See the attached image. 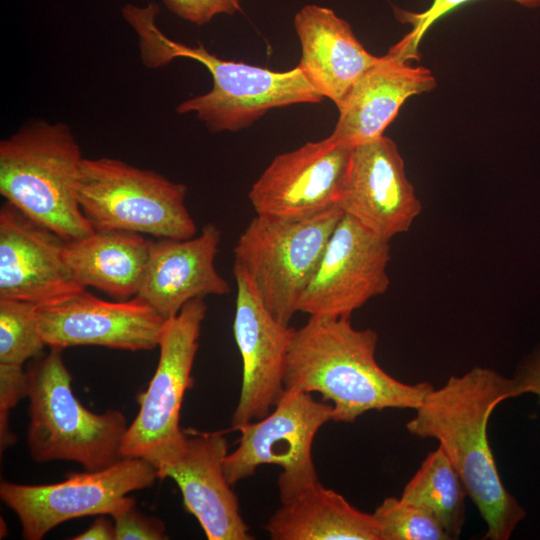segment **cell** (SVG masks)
<instances>
[{
  "label": "cell",
  "instance_id": "cell-1",
  "mask_svg": "<svg viewBox=\"0 0 540 540\" xmlns=\"http://www.w3.org/2000/svg\"><path fill=\"white\" fill-rule=\"evenodd\" d=\"M514 397L511 378L474 367L432 389L406 424L411 434L439 442L486 523L484 539H509L526 516L502 482L487 435L496 406Z\"/></svg>",
  "mask_w": 540,
  "mask_h": 540
},
{
  "label": "cell",
  "instance_id": "cell-2",
  "mask_svg": "<svg viewBox=\"0 0 540 540\" xmlns=\"http://www.w3.org/2000/svg\"><path fill=\"white\" fill-rule=\"evenodd\" d=\"M377 343L374 330L356 329L350 318L309 316L290 343L285 390L320 393L332 403L335 422L353 423L370 410H415L434 387L385 372L376 361Z\"/></svg>",
  "mask_w": 540,
  "mask_h": 540
},
{
  "label": "cell",
  "instance_id": "cell-3",
  "mask_svg": "<svg viewBox=\"0 0 540 540\" xmlns=\"http://www.w3.org/2000/svg\"><path fill=\"white\" fill-rule=\"evenodd\" d=\"M159 5L125 4L121 13L135 31L140 57L148 68L162 67L174 59L200 62L210 72L212 89L180 103L179 114H194L211 132H236L274 108L319 103L323 96L297 66L285 72L225 60L202 44L192 47L167 37L157 25Z\"/></svg>",
  "mask_w": 540,
  "mask_h": 540
},
{
  "label": "cell",
  "instance_id": "cell-4",
  "mask_svg": "<svg viewBox=\"0 0 540 540\" xmlns=\"http://www.w3.org/2000/svg\"><path fill=\"white\" fill-rule=\"evenodd\" d=\"M71 128L37 120L0 142V193L26 216L66 241L91 234L75 180L83 160Z\"/></svg>",
  "mask_w": 540,
  "mask_h": 540
},
{
  "label": "cell",
  "instance_id": "cell-5",
  "mask_svg": "<svg viewBox=\"0 0 540 540\" xmlns=\"http://www.w3.org/2000/svg\"><path fill=\"white\" fill-rule=\"evenodd\" d=\"M27 375V445L35 461H73L96 471L124 458L125 415L113 409L94 413L79 402L61 349L33 359Z\"/></svg>",
  "mask_w": 540,
  "mask_h": 540
},
{
  "label": "cell",
  "instance_id": "cell-6",
  "mask_svg": "<svg viewBox=\"0 0 540 540\" xmlns=\"http://www.w3.org/2000/svg\"><path fill=\"white\" fill-rule=\"evenodd\" d=\"M187 188L119 159L83 158L75 180L80 208L94 230L188 239L197 228L185 205Z\"/></svg>",
  "mask_w": 540,
  "mask_h": 540
},
{
  "label": "cell",
  "instance_id": "cell-7",
  "mask_svg": "<svg viewBox=\"0 0 540 540\" xmlns=\"http://www.w3.org/2000/svg\"><path fill=\"white\" fill-rule=\"evenodd\" d=\"M338 206L313 215L284 218L256 214L234 247V264L245 269L269 312L289 325L343 216Z\"/></svg>",
  "mask_w": 540,
  "mask_h": 540
},
{
  "label": "cell",
  "instance_id": "cell-8",
  "mask_svg": "<svg viewBox=\"0 0 540 540\" xmlns=\"http://www.w3.org/2000/svg\"><path fill=\"white\" fill-rule=\"evenodd\" d=\"M206 312L204 298H197L165 321L158 365L147 390L137 397L140 408L125 433L123 457L144 459L156 469L181 447V406L193 385L191 372Z\"/></svg>",
  "mask_w": 540,
  "mask_h": 540
},
{
  "label": "cell",
  "instance_id": "cell-9",
  "mask_svg": "<svg viewBox=\"0 0 540 540\" xmlns=\"http://www.w3.org/2000/svg\"><path fill=\"white\" fill-rule=\"evenodd\" d=\"M333 406L317 401L311 393L285 390L265 417L238 426L237 448L223 461L231 485L252 476L265 464L282 468L277 485L282 503L319 482L312 459V444L318 430L332 420Z\"/></svg>",
  "mask_w": 540,
  "mask_h": 540
},
{
  "label": "cell",
  "instance_id": "cell-10",
  "mask_svg": "<svg viewBox=\"0 0 540 540\" xmlns=\"http://www.w3.org/2000/svg\"><path fill=\"white\" fill-rule=\"evenodd\" d=\"M156 479V469L148 461L124 457L101 470L70 473L57 483L29 485L4 481L0 484V497L17 515L22 537L40 540L63 522L109 515L122 497L151 487Z\"/></svg>",
  "mask_w": 540,
  "mask_h": 540
},
{
  "label": "cell",
  "instance_id": "cell-11",
  "mask_svg": "<svg viewBox=\"0 0 540 540\" xmlns=\"http://www.w3.org/2000/svg\"><path fill=\"white\" fill-rule=\"evenodd\" d=\"M390 258L388 240L343 214L300 298L298 312L350 318L371 298L387 291Z\"/></svg>",
  "mask_w": 540,
  "mask_h": 540
},
{
  "label": "cell",
  "instance_id": "cell-12",
  "mask_svg": "<svg viewBox=\"0 0 540 540\" xmlns=\"http://www.w3.org/2000/svg\"><path fill=\"white\" fill-rule=\"evenodd\" d=\"M237 286L233 333L242 359L240 397L232 430L271 412L285 392L284 376L295 329L267 309L243 267L234 264Z\"/></svg>",
  "mask_w": 540,
  "mask_h": 540
},
{
  "label": "cell",
  "instance_id": "cell-13",
  "mask_svg": "<svg viewBox=\"0 0 540 540\" xmlns=\"http://www.w3.org/2000/svg\"><path fill=\"white\" fill-rule=\"evenodd\" d=\"M49 348L102 346L127 351L158 347L164 320L138 297L110 302L83 289L35 311Z\"/></svg>",
  "mask_w": 540,
  "mask_h": 540
},
{
  "label": "cell",
  "instance_id": "cell-14",
  "mask_svg": "<svg viewBox=\"0 0 540 540\" xmlns=\"http://www.w3.org/2000/svg\"><path fill=\"white\" fill-rule=\"evenodd\" d=\"M352 150L328 136L276 156L249 191L255 213L297 218L338 206Z\"/></svg>",
  "mask_w": 540,
  "mask_h": 540
},
{
  "label": "cell",
  "instance_id": "cell-15",
  "mask_svg": "<svg viewBox=\"0 0 540 540\" xmlns=\"http://www.w3.org/2000/svg\"><path fill=\"white\" fill-rule=\"evenodd\" d=\"M338 207L388 241L410 229L422 205L392 139L383 135L353 148Z\"/></svg>",
  "mask_w": 540,
  "mask_h": 540
},
{
  "label": "cell",
  "instance_id": "cell-16",
  "mask_svg": "<svg viewBox=\"0 0 540 540\" xmlns=\"http://www.w3.org/2000/svg\"><path fill=\"white\" fill-rule=\"evenodd\" d=\"M227 454L222 432L185 431L181 447L156 468L157 477L175 481L185 510L198 520L207 539L251 540L224 472Z\"/></svg>",
  "mask_w": 540,
  "mask_h": 540
},
{
  "label": "cell",
  "instance_id": "cell-17",
  "mask_svg": "<svg viewBox=\"0 0 540 540\" xmlns=\"http://www.w3.org/2000/svg\"><path fill=\"white\" fill-rule=\"evenodd\" d=\"M65 242L6 201L0 209V298L40 306L85 289L68 267Z\"/></svg>",
  "mask_w": 540,
  "mask_h": 540
},
{
  "label": "cell",
  "instance_id": "cell-18",
  "mask_svg": "<svg viewBox=\"0 0 540 540\" xmlns=\"http://www.w3.org/2000/svg\"><path fill=\"white\" fill-rule=\"evenodd\" d=\"M221 241L219 228L208 223L188 239H151L149 258L136 297L164 320L176 316L189 301L231 293L215 267Z\"/></svg>",
  "mask_w": 540,
  "mask_h": 540
},
{
  "label": "cell",
  "instance_id": "cell-19",
  "mask_svg": "<svg viewBox=\"0 0 540 540\" xmlns=\"http://www.w3.org/2000/svg\"><path fill=\"white\" fill-rule=\"evenodd\" d=\"M437 86L433 73L388 54L355 82L339 110L331 139L351 148L383 136L404 102Z\"/></svg>",
  "mask_w": 540,
  "mask_h": 540
},
{
  "label": "cell",
  "instance_id": "cell-20",
  "mask_svg": "<svg viewBox=\"0 0 540 540\" xmlns=\"http://www.w3.org/2000/svg\"><path fill=\"white\" fill-rule=\"evenodd\" d=\"M293 22L301 46L298 67L323 97L340 108L355 82L380 57L366 50L350 24L328 7L307 4Z\"/></svg>",
  "mask_w": 540,
  "mask_h": 540
},
{
  "label": "cell",
  "instance_id": "cell-21",
  "mask_svg": "<svg viewBox=\"0 0 540 540\" xmlns=\"http://www.w3.org/2000/svg\"><path fill=\"white\" fill-rule=\"evenodd\" d=\"M151 239L122 230H94L65 242L64 255L77 282L118 301L135 297L146 271Z\"/></svg>",
  "mask_w": 540,
  "mask_h": 540
},
{
  "label": "cell",
  "instance_id": "cell-22",
  "mask_svg": "<svg viewBox=\"0 0 540 540\" xmlns=\"http://www.w3.org/2000/svg\"><path fill=\"white\" fill-rule=\"evenodd\" d=\"M265 530L272 540H381L373 514L321 483L282 503Z\"/></svg>",
  "mask_w": 540,
  "mask_h": 540
},
{
  "label": "cell",
  "instance_id": "cell-23",
  "mask_svg": "<svg viewBox=\"0 0 540 540\" xmlns=\"http://www.w3.org/2000/svg\"><path fill=\"white\" fill-rule=\"evenodd\" d=\"M466 496L457 470L438 446L425 458L400 498L430 512L454 539L464 525Z\"/></svg>",
  "mask_w": 540,
  "mask_h": 540
},
{
  "label": "cell",
  "instance_id": "cell-24",
  "mask_svg": "<svg viewBox=\"0 0 540 540\" xmlns=\"http://www.w3.org/2000/svg\"><path fill=\"white\" fill-rule=\"evenodd\" d=\"M37 306L0 298V364L23 366L42 357L46 344L37 326Z\"/></svg>",
  "mask_w": 540,
  "mask_h": 540
},
{
  "label": "cell",
  "instance_id": "cell-25",
  "mask_svg": "<svg viewBox=\"0 0 540 540\" xmlns=\"http://www.w3.org/2000/svg\"><path fill=\"white\" fill-rule=\"evenodd\" d=\"M372 514L379 525L381 540L451 539L430 512L401 498H385Z\"/></svg>",
  "mask_w": 540,
  "mask_h": 540
},
{
  "label": "cell",
  "instance_id": "cell-26",
  "mask_svg": "<svg viewBox=\"0 0 540 540\" xmlns=\"http://www.w3.org/2000/svg\"><path fill=\"white\" fill-rule=\"evenodd\" d=\"M472 0H433L429 8L422 12H412L395 8V15L401 23L409 24L411 29L387 54L404 62L419 58L418 48L427 31L443 16ZM527 8L540 7V0H513Z\"/></svg>",
  "mask_w": 540,
  "mask_h": 540
},
{
  "label": "cell",
  "instance_id": "cell-27",
  "mask_svg": "<svg viewBox=\"0 0 540 540\" xmlns=\"http://www.w3.org/2000/svg\"><path fill=\"white\" fill-rule=\"evenodd\" d=\"M114 520L115 540H164V523L141 513L136 508L135 499L124 496L109 514Z\"/></svg>",
  "mask_w": 540,
  "mask_h": 540
},
{
  "label": "cell",
  "instance_id": "cell-28",
  "mask_svg": "<svg viewBox=\"0 0 540 540\" xmlns=\"http://www.w3.org/2000/svg\"><path fill=\"white\" fill-rule=\"evenodd\" d=\"M28 394V375L23 366L0 364V448L12 446L16 437L9 429V411Z\"/></svg>",
  "mask_w": 540,
  "mask_h": 540
},
{
  "label": "cell",
  "instance_id": "cell-29",
  "mask_svg": "<svg viewBox=\"0 0 540 540\" xmlns=\"http://www.w3.org/2000/svg\"><path fill=\"white\" fill-rule=\"evenodd\" d=\"M177 17L204 25L218 15H233L241 9V0H161Z\"/></svg>",
  "mask_w": 540,
  "mask_h": 540
},
{
  "label": "cell",
  "instance_id": "cell-30",
  "mask_svg": "<svg viewBox=\"0 0 540 540\" xmlns=\"http://www.w3.org/2000/svg\"><path fill=\"white\" fill-rule=\"evenodd\" d=\"M511 379L515 397L531 393L540 403V344L520 361Z\"/></svg>",
  "mask_w": 540,
  "mask_h": 540
},
{
  "label": "cell",
  "instance_id": "cell-31",
  "mask_svg": "<svg viewBox=\"0 0 540 540\" xmlns=\"http://www.w3.org/2000/svg\"><path fill=\"white\" fill-rule=\"evenodd\" d=\"M73 540H115L114 523L105 517L97 518L85 531L72 537Z\"/></svg>",
  "mask_w": 540,
  "mask_h": 540
}]
</instances>
